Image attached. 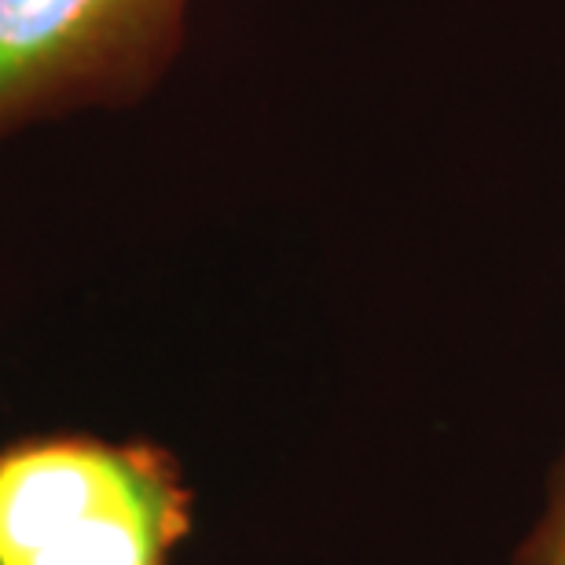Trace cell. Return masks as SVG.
<instances>
[{"mask_svg": "<svg viewBox=\"0 0 565 565\" xmlns=\"http://www.w3.org/2000/svg\"><path fill=\"white\" fill-rule=\"evenodd\" d=\"M191 489L154 440L22 437L0 448V565H169Z\"/></svg>", "mask_w": 565, "mask_h": 565, "instance_id": "1", "label": "cell"}, {"mask_svg": "<svg viewBox=\"0 0 565 565\" xmlns=\"http://www.w3.org/2000/svg\"><path fill=\"white\" fill-rule=\"evenodd\" d=\"M184 0H0V137L137 85Z\"/></svg>", "mask_w": 565, "mask_h": 565, "instance_id": "2", "label": "cell"}, {"mask_svg": "<svg viewBox=\"0 0 565 565\" xmlns=\"http://www.w3.org/2000/svg\"><path fill=\"white\" fill-rule=\"evenodd\" d=\"M525 565H565V489H562V500L555 503V511L547 518V525L540 529L533 555H529Z\"/></svg>", "mask_w": 565, "mask_h": 565, "instance_id": "3", "label": "cell"}]
</instances>
